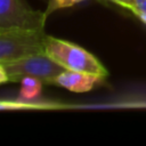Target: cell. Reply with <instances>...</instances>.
<instances>
[{"label": "cell", "mask_w": 146, "mask_h": 146, "mask_svg": "<svg viewBox=\"0 0 146 146\" xmlns=\"http://www.w3.org/2000/svg\"><path fill=\"white\" fill-rule=\"evenodd\" d=\"M136 8L141 11H146V0H133Z\"/></svg>", "instance_id": "7c38bea8"}, {"label": "cell", "mask_w": 146, "mask_h": 146, "mask_svg": "<svg viewBox=\"0 0 146 146\" xmlns=\"http://www.w3.org/2000/svg\"><path fill=\"white\" fill-rule=\"evenodd\" d=\"M46 19L44 13L33 9L26 0H0V30H44Z\"/></svg>", "instance_id": "277c9868"}, {"label": "cell", "mask_w": 146, "mask_h": 146, "mask_svg": "<svg viewBox=\"0 0 146 146\" xmlns=\"http://www.w3.org/2000/svg\"><path fill=\"white\" fill-rule=\"evenodd\" d=\"M2 64L8 73L9 82H19L25 76H32L41 80L43 83L52 84L55 79L65 71L62 65L44 51L31 54Z\"/></svg>", "instance_id": "7a4b0ae2"}, {"label": "cell", "mask_w": 146, "mask_h": 146, "mask_svg": "<svg viewBox=\"0 0 146 146\" xmlns=\"http://www.w3.org/2000/svg\"><path fill=\"white\" fill-rule=\"evenodd\" d=\"M30 107L31 105L30 104H19V103H10V102H3V100H0V110L2 108H13V107H16V108H19V107Z\"/></svg>", "instance_id": "9c48e42d"}, {"label": "cell", "mask_w": 146, "mask_h": 146, "mask_svg": "<svg viewBox=\"0 0 146 146\" xmlns=\"http://www.w3.org/2000/svg\"><path fill=\"white\" fill-rule=\"evenodd\" d=\"M19 83H21L19 95L23 99L30 100V99L38 97L41 94L43 82L36 78L25 76L19 81Z\"/></svg>", "instance_id": "8992f818"}, {"label": "cell", "mask_w": 146, "mask_h": 146, "mask_svg": "<svg viewBox=\"0 0 146 146\" xmlns=\"http://www.w3.org/2000/svg\"><path fill=\"white\" fill-rule=\"evenodd\" d=\"M132 14H133L139 21H141L144 24H146V11H141V10L135 9V10L132 11Z\"/></svg>", "instance_id": "8fae6325"}, {"label": "cell", "mask_w": 146, "mask_h": 146, "mask_svg": "<svg viewBox=\"0 0 146 146\" xmlns=\"http://www.w3.org/2000/svg\"><path fill=\"white\" fill-rule=\"evenodd\" d=\"M44 30L6 29L0 30V63L44 51Z\"/></svg>", "instance_id": "3957f363"}, {"label": "cell", "mask_w": 146, "mask_h": 146, "mask_svg": "<svg viewBox=\"0 0 146 146\" xmlns=\"http://www.w3.org/2000/svg\"><path fill=\"white\" fill-rule=\"evenodd\" d=\"M108 1H112V2H114V3H116V5L121 6V7H123L124 9L130 10L131 13H132L135 9H137L133 0H108Z\"/></svg>", "instance_id": "ba28073f"}, {"label": "cell", "mask_w": 146, "mask_h": 146, "mask_svg": "<svg viewBox=\"0 0 146 146\" xmlns=\"http://www.w3.org/2000/svg\"><path fill=\"white\" fill-rule=\"evenodd\" d=\"M44 52L65 70L90 73L103 79L108 75L107 68L95 55L71 41L47 34L44 39Z\"/></svg>", "instance_id": "6da1fadb"}, {"label": "cell", "mask_w": 146, "mask_h": 146, "mask_svg": "<svg viewBox=\"0 0 146 146\" xmlns=\"http://www.w3.org/2000/svg\"><path fill=\"white\" fill-rule=\"evenodd\" d=\"M9 82V76L6 71V67L2 63H0V84H5Z\"/></svg>", "instance_id": "30bf717a"}, {"label": "cell", "mask_w": 146, "mask_h": 146, "mask_svg": "<svg viewBox=\"0 0 146 146\" xmlns=\"http://www.w3.org/2000/svg\"><path fill=\"white\" fill-rule=\"evenodd\" d=\"M83 1H87V0H48L46 10L43 13H44V16L48 17L50 14H52L54 11H56L58 9L72 7L74 5L80 3V2H83Z\"/></svg>", "instance_id": "52a82bcc"}, {"label": "cell", "mask_w": 146, "mask_h": 146, "mask_svg": "<svg viewBox=\"0 0 146 146\" xmlns=\"http://www.w3.org/2000/svg\"><path fill=\"white\" fill-rule=\"evenodd\" d=\"M100 80H103V78L97 76L95 74L65 70L55 79L52 84L63 87L73 92L82 94L92 90L97 82Z\"/></svg>", "instance_id": "5b68a950"}]
</instances>
